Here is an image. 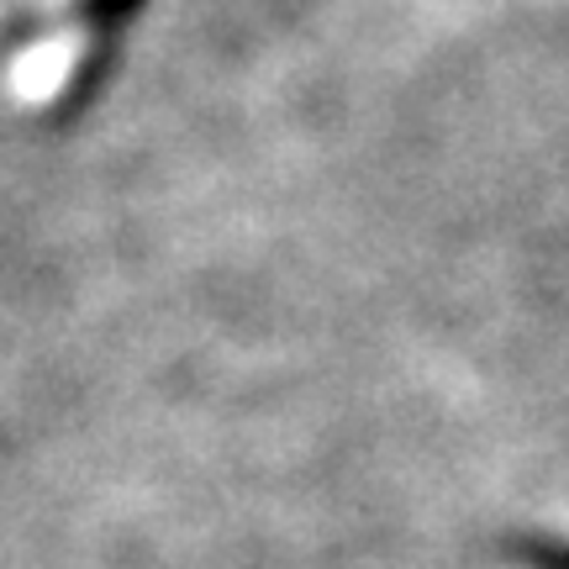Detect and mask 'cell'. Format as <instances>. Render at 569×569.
<instances>
[{
  "mask_svg": "<svg viewBox=\"0 0 569 569\" xmlns=\"http://www.w3.org/2000/svg\"><path fill=\"white\" fill-rule=\"evenodd\" d=\"M84 48H90V32L84 27H59V32H48L38 38L32 48H21L11 69H6V96L17 106H48L63 96V84L80 74V59Z\"/></svg>",
  "mask_w": 569,
  "mask_h": 569,
  "instance_id": "cell-1",
  "label": "cell"
}]
</instances>
